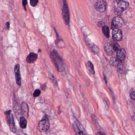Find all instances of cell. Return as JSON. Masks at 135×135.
<instances>
[{"label":"cell","instance_id":"6da1fadb","mask_svg":"<svg viewBox=\"0 0 135 135\" xmlns=\"http://www.w3.org/2000/svg\"><path fill=\"white\" fill-rule=\"evenodd\" d=\"M50 58L58 71L60 72L64 71L65 69L64 60L56 50H53L51 52Z\"/></svg>","mask_w":135,"mask_h":135},{"label":"cell","instance_id":"7a4b0ae2","mask_svg":"<svg viewBox=\"0 0 135 135\" xmlns=\"http://www.w3.org/2000/svg\"><path fill=\"white\" fill-rule=\"evenodd\" d=\"M6 122L9 127L10 130L13 133H16L17 132L16 127L15 124V120L11 110H8L4 112Z\"/></svg>","mask_w":135,"mask_h":135},{"label":"cell","instance_id":"3957f363","mask_svg":"<svg viewBox=\"0 0 135 135\" xmlns=\"http://www.w3.org/2000/svg\"><path fill=\"white\" fill-rule=\"evenodd\" d=\"M50 127V123L47 115L43 117L42 119L39 122L37 128L40 132H46L48 131Z\"/></svg>","mask_w":135,"mask_h":135},{"label":"cell","instance_id":"277c9868","mask_svg":"<svg viewBox=\"0 0 135 135\" xmlns=\"http://www.w3.org/2000/svg\"><path fill=\"white\" fill-rule=\"evenodd\" d=\"M62 14L66 24H69L70 21V14L66 0H63V5Z\"/></svg>","mask_w":135,"mask_h":135},{"label":"cell","instance_id":"5b68a950","mask_svg":"<svg viewBox=\"0 0 135 135\" xmlns=\"http://www.w3.org/2000/svg\"><path fill=\"white\" fill-rule=\"evenodd\" d=\"M73 127L74 130L76 134H86V133L84 128L78 121L75 122V123L73 124Z\"/></svg>","mask_w":135,"mask_h":135},{"label":"cell","instance_id":"8992f818","mask_svg":"<svg viewBox=\"0 0 135 135\" xmlns=\"http://www.w3.org/2000/svg\"><path fill=\"white\" fill-rule=\"evenodd\" d=\"M95 9L100 12H104L107 8V3L104 0H98L95 4Z\"/></svg>","mask_w":135,"mask_h":135},{"label":"cell","instance_id":"52a82bcc","mask_svg":"<svg viewBox=\"0 0 135 135\" xmlns=\"http://www.w3.org/2000/svg\"><path fill=\"white\" fill-rule=\"evenodd\" d=\"M122 62L119 60L117 58H116L115 57L111 58L110 60V64L115 67H117L120 71H123L124 68V65L122 63Z\"/></svg>","mask_w":135,"mask_h":135},{"label":"cell","instance_id":"ba28073f","mask_svg":"<svg viewBox=\"0 0 135 135\" xmlns=\"http://www.w3.org/2000/svg\"><path fill=\"white\" fill-rule=\"evenodd\" d=\"M118 9L122 12L126 10L129 6V3L128 1L124 0H116Z\"/></svg>","mask_w":135,"mask_h":135},{"label":"cell","instance_id":"9c48e42d","mask_svg":"<svg viewBox=\"0 0 135 135\" xmlns=\"http://www.w3.org/2000/svg\"><path fill=\"white\" fill-rule=\"evenodd\" d=\"M14 72L17 85L18 86H21V76L20 73V67L19 64L15 65L14 66Z\"/></svg>","mask_w":135,"mask_h":135},{"label":"cell","instance_id":"30bf717a","mask_svg":"<svg viewBox=\"0 0 135 135\" xmlns=\"http://www.w3.org/2000/svg\"><path fill=\"white\" fill-rule=\"evenodd\" d=\"M113 38L116 41H119L123 39V33L120 29L118 28L113 29L112 31Z\"/></svg>","mask_w":135,"mask_h":135},{"label":"cell","instance_id":"8fae6325","mask_svg":"<svg viewBox=\"0 0 135 135\" xmlns=\"http://www.w3.org/2000/svg\"><path fill=\"white\" fill-rule=\"evenodd\" d=\"M123 24V21L119 17H116L113 18L112 22V28H118L120 27Z\"/></svg>","mask_w":135,"mask_h":135},{"label":"cell","instance_id":"7c38bea8","mask_svg":"<svg viewBox=\"0 0 135 135\" xmlns=\"http://www.w3.org/2000/svg\"><path fill=\"white\" fill-rule=\"evenodd\" d=\"M104 49L108 55L109 56L112 55L114 50L112 46L110 43H106L104 46Z\"/></svg>","mask_w":135,"mask_h":135},{"label":"cell","instance_id":"4fadbf2b","mask_svg":"<svg viewBox=\"0 0 135 135\" xmlns=\"http://www.w3.org/2000/svg\"><path fill=\"white\" fill-rule=\"evenodd\" d=\"M38 58V55L33 52L30 53L27 56L26 61L29 63H33L36 61Z\"/></svg>","mask_w":135,"mask_h":135},{"label":"cell","instance_id":"5bb4252c","mask_svg":"<svg viewBox=\"0 0 135 135\" xmlns=\"http://www.w3.org/2000/svg\"><path fill=\"white\" fill-rule=\"evenodd\" d=\"M126 56V52L123 49H120L117 52V58L121 62H123L125 59Z\"/></svg>","mask_w":135,"mask_h":135},{"label":"cell","instance_id":"9a60e30c","mask_svg":"<svg viewBox=\"0 0 135 135\" xmlns=\"http://www.w3.org/2000/svg\"><path fill=\"white\" fill-rule=\"evenodd\" d=\"M21 112L24 116L28 117V107L27 103L22 102L21 107Z\"/></svg>","mask_w":135,"mask_h":135},{"label":"cell","instance_id":"2e32d148","mask_svg":"<svg viewBox=\"0 0 135 135\" xmlns=\"http://www.w3.org/2000/svg\"><path fill=\"white\" fill-rule=\"evenodd\" d=\"M86 66L90 74L92 75H94L95 74V71L93 65L90 61H88L86 63Z\"/></svg>","mask_w":135,"mask_h":135},{"label":"cell","instance_id":"e0dca14e","mask_svg":"<svg viewBox=\"0 0 135 135\" xmlns=\"http://www.w3.org/2000/svg\"><path fill=\"white\" fill-rule=\"evenodd\" d=\"M20 125L22 129H25L27 128V120L24 117H21L20 118Z\"/></svg>","mask_w":135,"mask_h":135},{"label":"cell","instance_id":"ac0fdd59","mask_svg":"<svg viewBox=\"0 0 135 135\" xmlns=\"http://www.w3.org/2000/svg\"><path fill=\"white\" fill-rule=\"evenodd\" d=\"M102 32L105 36L107 38H109V28L108 26L104 25L102 29Z\"/></svg>","mask_w":135,"mask_h":135},{"label":"cell","instance_id":"d6986e66","mask_svg":"<svg viewBox=\"0 0 135 135\" xmlns=\"http://www.w3.org/2000/svg\"><path fill=\"white\" fill-rule=\"evenodd\" d=\"M49 77L50 79L51 80V81L55 85L57 86L58 85V82L57 81V80H56L55 78V77L52 74L49 73Z\"/></svg>","mask_w":135,"mask_h":135},{"label":"cell","instance_id":"ffe728a7","mask_svg":"<svg viewBox=\"0 0 135 135\" xmlns=\"http://www.w3.org/2000/svg\"><path fill=\"white\" fill-rule=\"evenodd\" d=\"M90 48L93 52L95 53H98L99 52V49L96 45L94 44H90Z\"/></svg>","mask_w":135,"mask_h":135},{"label":"cell","instance_id":"44dd1931","mask_svg":"<svg viewBox=\"0 0 135 135\" xmlns=\"http://www.w3.org/2000/svg\"><path fill=\"white\" fill-rule=\"evenodd\" d=\"M112 47L114 51L117 52L120 49L119 45L117 43H115L114 44L113 46H112Z\"/></svg>","mask_w":135,"mask_h":135},{"label":"cell","instance_id":"7402d4cb","mask_svg":"<svg viewBox=\"0 0 135 135\" xmlns=\"http://www.w3.org/2000/svg\"><path fill=\"white\" fill-rule=\"evenodd\" d=\"M41 94V91L39 89H36L35 90L33 93V96L34 97H38Z\"/></svg>","mask_w":135,"mask_h":135},{"label":"cell","instance_id":"603a6c76","mask_svg":"<svg viewBox=\"0 0 135 135\" xmlns=\"http://www.w3.org/2000/svg\"><path fill=\"white\" fill-rule=\"evenodd\" d=\"M38 2V0H30V4L31 6L33 7L36 6Z\"/></svg>","mask_w":135,"mask_h":135},{"label":"cell","instance_id":"cb8c5ba5","mask_svg":"<svg viewBox=\"0 0 135 135\" xmlns=\"http://www.w3.org/2000/svg\"><path fill=\"white\" fill-rule=\"evenodd\" d=\"M131 97L132 99L135 100V91L132 92L131 94Z\"/></svg>","mask_w":135,"mask_h":135},{"label":"cell","instance_id":"d4e9b609","mask_svg":"<svg viewBox=\"0 0 135 135\" xmlns=\"http://www.w3.org/2000/svg\"><path fill=\"white\" fill-rule=\"evenodd\" d=\"M98 25L100 26V27H103L105 25L104 22L102 21H100V22H98Z\"/></svg>","mask_w":135,"mask_h":135},{"label":"cell","instance_id":"484cf974","mask_svg":"<svg viewBox=\"0 0 135 135\" xmlns=\"http://www.w3.org/2000/svg\"><path fill=\"white\" fill-rule=\"evenodd\" d=\"M27 0H23V6L24 7L25 9V10H26V6L27 4Z\"/></svg>","mask_w":135,"mask_h":135},{"label":"cell","instance_id":"4316f807","mask_svg":"<svg viewBox=\"0 0 135 135\" xmlns=\"http://www.w3.org/2000/svg\"><path fill=\"white\" fill-rule=\"evenodd\" d=\"M41 88L44 91V90H46V84H45L42 85L41 86Z\"/></svg>","mask_w":135,"mask_h":135},{"label":"cell","instance_id":"83f0119b","mask_svg":"<svg viewBox=\"0 0 135 135\" xmlns=\"http://www.w3.org/2000/svg\"><path fill=\"white\" fill-rule=\"evenodd\" d=\"M6 26L7 29H9V22H7L6 23Z\"/></svg>","mask_w":135,"mask_h":135},{"label":"cell","instance_id":"f1b7e54d","mask_svg":"<svg viewBox=\"0 0 135 135\" xmlns=\"http://www.w3.org/2000/svg\"><path fill=\"white\" fill-rule=\"evenodd\" d=\"M133 119H135V113H134V115H133Z\"/></svg>","mask_w":135,"mask_h":135},{"label":"cell","instance_id":"f546056e","mask_svg":"<svg viewBox=\"0 0 135 135\" xmlns=\"http://www.w3.org/2000/svg\"><path fill=\"white\" fill-rule=\"evenodd\" d=\"M124 1H127V0H124Z\"/></svg>","mask_w":135,"mask_h":135}]
</instances>
